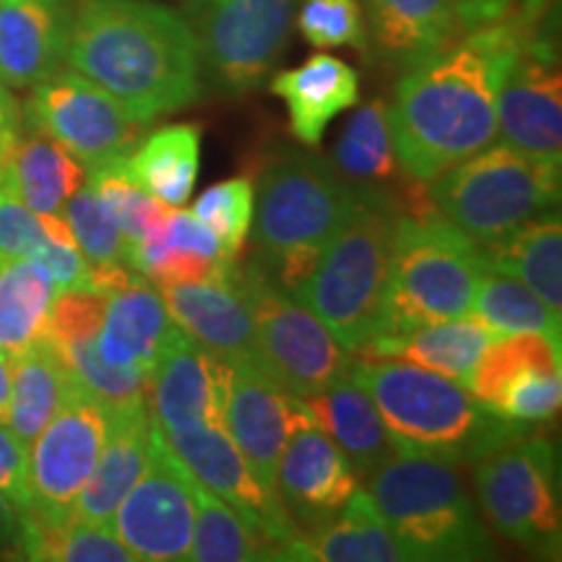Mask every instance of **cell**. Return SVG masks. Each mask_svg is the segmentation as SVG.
<instances>
[{
	"mask_svg": "<svg viewBox=\"0 0 562 562\" xmlns=\"http://www.w3.org/2000/svg\"><path fill=\"white\" fill-rule=\"evenodd\" d=\"M542 24L505 19L476 26L404 70L389 104L398 170L430 182L497 140V94Z\"/></svg>",
	"mask_w": 562,
	"mask_h": 562,
	"instance_id": "cell-1",
	"label": "cell"
},
{
	"mask_svg": "<svg viewBox=\"0 0 562 562\" xmlns=\"http://www.w3.org/2000/svg\"><path fill=\"white\" fill-rule=\"evenodd\" d=\"M63 66L94 81L149 125L191 108L203 94L191 26L157 0H76Z\"/></svg>",
	"mask_w": 562,
	"mask_h": 562,
	"instance_id": "cell-2",
	"label": "cell"
},
{
	"mask_svg": "<svg viewBox=\"0 0 562 562\" xmlns=\"http://www.w3.org/2000/svg\"><path fill=\"white\" fill-rule=\"evenodd\" d=\"M393 195L398 220L375 336L472 313L476 286L487 271L480 245L432 206L427 182L406 180Z\"/></svg>",
	"mask_w": 562,
	"mask_h": 562,
	"instance_id": "cell-3",
	"label": "cell"
},
{
	"mask_svg": "<svg viewBox=\"0 0 562 562\" xmlns=\"http://www.w3.org/2000/svg\"><path fill=\"white\" fill-rule=\"evenodd\" d=\"M351 375L375 402L393 442L406 451L472 467L503 442L533 430L501 417L472 391L463 389V383L432 370L396 360L355 357Z\"/></svg>",
	"mask_w": 562,
	"mask_h": 562,
	"instance_id": "cell-4",
	"label": "cell"
},
{
	"mask_svg": "<svg viewBox=\"0 0 562 562\" xmlns=\"http://www.w3.org/2000/svg\"><path fill=\"white\" fill-rule=\"evenodd\" d=\"M368 497L409 562L495 560V539L463 482L461 463L396 448L372 472Z\"/></svg>",
	"mask_w": 562,
	"mask_h": 562,
	"instance_id": "cell-5",
	"label": "cell"
},
{
	"mask_svg": "<svg viewBox=\"0 0 562 562\" xmlns=\"http://www.w3.org/2000/svg\"><path fill=\"white\" fill-rule=\"evenodd\" d=\"M396 220L398 203L391 188L360 186L313 273L294 292L351 355L381 326Z\"/></svg>",
	"mask_w": 562,
	"mask_h": 562,
	"instance_id": "cell-6",
	"label": "cell"
},
{
	"mask_svg": "<svg viewBox=\"0 0 562 562\" xmlns=\"http://www.w3.org/2000/svg\"><path fill=\"white\" fill-rule=\"evenodd\" d=\"M357 191L360 186L318 154L284 149L266 161L256 188L252 245L286 292L294 294L311 277Z\"/></svg>",
	"mask_w": 562,
	"mask_h": 562,
	"instance_id": "cell-7",
	"label": "cell"
},
{
	"mask_svg": "<svg viewBox=\"0 0 562 562\" xmlns=\"http://www.w3.org/2000/svg\"><path fill=\"white\" fill-rule=\"evenodd\" d=\"M432 206L476 245L560 206V165L490 144L427 182Z\"/></svg>",
	"mask_w": 562,
	"mask_h": 562,
	"instance_id": "cell-8",
	"label": "cell"
},
{
	"mask_svg": "<svg viewBox=\"0 0 562 562\" xmlns=\"http://www.w3.org/2000/svg\"><path fill=\"white\" fill-rule=\"evenodd\" d=\"M232 277L250 313L256 362L273 381L294 396L311 398L349 372L355 355L256 256L240 263L235 258Z\"/></svg>",
	"mask_w": 562,
	"mask_h": 562,
	"instance_id": "cell-9",
	"label": "cell"
},
{
	"mask_svg": "<svg viewBox=\"0 0 562 562\" xmlns=\"http://www.w3.org/2000/svg\"><path fill=\"white\" fill-rule=\"evenodd\" d=\"M472 469L476 503L492 531L533 558L560 560V472L550 435L526 430Z\"/></svg>",
	"mask_w": 562,
	"mask_h": 562,
	"instance_id": "cell-10",
	"label": "cell"
},
{
	"mask_svg": "<svg viewBox=\"0 0 562 562\" xmlns=\"http://www.w3.org/2000/svg\"><path fill=\"white\" fill-rule=\"evenodd\" d=\"M300 0H186L203 79L227 97L261 87L290 42Z\"/></svg>",
	"mask_w": 562,
	"mask_h": 562,
	"instance_id": "cell-11",
	"label": "cell"
},
{
	"mask_svg": "<svg viewBox=\"0 0 562 562\" xmlns=\"http://www.w3.org/2000/svg\"><path fill=\"white\" fill-rule=\"evenodd\" d=\"M26 123L58 140L87 172L128 159L149 131V123L70 68H58L34 83Z\"/></svg>",
	"mask_w": 562,
	"mask_h": 562,
	"instance_id": "cell-12",
	"label": "cell"
},
{
	"mask_svg": "<svg viewBox=\"0 0 562 562\" xmlns=\"http://www.w3.org/2000/svg\"><path fill=\"white\" fill-rule=\"evenodd\" d=\"M193 521L191 472L151 417L149 461L117 505L110 529L136 560L175 562L191 560Z\"/></svg>",
	"mask_w": 562,
	"mask_h": 562,
	"instance_id": "cell-13",
	"label": "cell"
},
{
	"mask_svg": "<svg viewBox=\"0 0 562 562\" xmlns=\"http://www.w3.org/2000/svg\"><path fill=\"white\" fill-rule=\"evenodd\" d=\"M110 406L79 383L30 446V505L68 518L108 440Z\"/></svg>",
	"mask_w": 562,
	"mask_h": 562,
	"instance_id": "cell-14",
	"label": "cell"
},
{
	"mask_svg": "<svg viewBox=\"0 0 562 562\" xmlns=\"http://www.w3.org/2000/svg\"><path fill=\"white\" fill-rule=\"evenodd\" d=\"M560 351V341L544 334H501L484 347L467 385L501 417L542 427L562 404Z\"/></svg>",
	"mask_w": 562,
	"mask_h": 562,
	"instance_id": "cell-15",
	"label": "cell"
},
{
	"mask_svg": "<svg viewBox=\"0 0 562 562\" xmlns=\"http://www.w3.org/2000/svg\"><path fill=\"white\" fill-rule=\"evenodd\" d=\"M229 391L224 427L237 451L248 461L252 476L277 492V467L286 442L297 430L315 425L311 406L279 385L256 360L227 362Z\"/></svg>",
	"mask_w": 562,
	"mask_h": 562,
	"instance_id": "cell-16",
	"label": "cell"
},
{
	"mask_svg": "<svg viewBox=\"0 0 562 562\" xmlns=\"http://www.w3.org/2000/svg\"><path fill=\"white\" fill-rule=\"evenodd\" d=\"M161 435L170 442L175 456L186 463L188 472L240 513L252 529L277 544L281 558L286 560V547L300 537V526L292 521L277 492L266 490L252 476L248 461L237 451L227 427H193V430Z\"/></svg>",
	"mask_w": 562,
	"mask_h": 562,
	"instance_id": "cell-17",
	"label": "cell"
},
{
	"mask_svg": "<svg viewBox=\"0 0 562 562\" xmlns=\"http://www.w3.org/2000/svg\"><path fill=\"white\" fill-rule=\"evenodd\" d=\"M497 140L529 157L562 161V79L544 30L533 34L497 94Z\"/></svg>",
	"mask_w": 562,
	"mask_h": 562,
	"instance_id": "cell-18",
	"label": "cell"
},
{
	"mask_svg": "<svg viewBox=\"0 0 562 562\" xmlns=\"http://www.w3.org/2000/svg\"><path fill=\"white\" fill-rule=\"evenodd\" d=\"M229 364L178 326L149 375V412L161 432L224 427Z\"/></svg>",
	"mask_w": 562,
	"mask_h": 562,
	"instance_id": "cell-19",
	"label": "cell"
},
{
	"mask_svg": "<svg viewBox=\"0 0 562 562\" xmlns=\"http://www.w3.org/2000/svg\"><path fill=\"white\" fill-rule=\"evenodd\" d=\"M357 490L360 476L318 425L292 435L277 467V495L300 531L331 524Z\"/></svg>",
	"mask_w": 562,
	"mask_h": 562,
	"instance_id": "cell-20",
	"label": "cell"
},
{
	"mask_svg": "<svg viewBox=\"0 0 562 562\" xmlns=\"http://www.w3.org/2000/svg\"><path fill=\"white\" fill-rule=\"evenodd\" d=\"M232 263L193 284H161V300L182 331L214 357L224 362L256 360L250 313L232 277Z\"/></svg>",
	"mask_w": 562,
	"mask_h": 562,
	"instance_id": "cell-21",
	"label": "cell"
},
{
	"mask_svg": "<svg viewBox=\"0 0 562 562\" xmlns=\"http://www.w3.org/2000/svg\"><path fill=\"white\" fill-rule=\"evenodd\" d=\"M68 0H0V83L32 89L63 68Z\"/></svg>",
	"mask_w": 562,
	"mask_h": 562,
	"instance_id": "cell-22",
	"label": "cell"
},
{
	"mask_svg": "<svg viewBox=\"0 0 562 562\" xmlns=\"http://www.w3.org/2000/svg\"><path fill=\"white\" fill-rule=\"evenodd\" d=\"M364 26L385 66L409 70L459 40L456 0H360Z\"/></svg>",
	"mask_w": 562,
	"mask_h": 562,
	"instance_id": "cell-23",
	"label": "cell"
},
{
	"mask_svg": "<svg viewBox=\"0 0 562 562\" xmlns=\"http://www.w3.org/2000/svg\"><path fill=\"white\" fill-rule=\"evenodd\" d=\"M495 336L501 334L492 331L480 315L467 313L461 318L425 323L406 331L378 334L355 357L406 362L467 385L476 360Z\"/></svg>",
	"mask_w": 562,
	"mask_h": 562,
	"instance_id": "cell-24",
	"label": "cell"
},
{
	"mask_svg": "<svg viewBox=\"0 0 562 562\" xmlns=\"http://www.w3.org/2000/svg\"><path fill=\"white\" fill-rule=\"evenodd\" d=\"M151 414L146 402L110 409V430L89 482L83 484L70 516L79 521L110 526L117 505L136 484L149 461Z\"/></svg>",
	"mask_w": 562,
	"mask_h": 562,
	"instance_id": "cell-25",
	"label": "cell"
},
{
	"mask_svg": "<svg viewBox=\"0 0 562 562\" xmlns=\"http://www.w3.org/2000/svg\"><path fill=\"white\" fill-rule=\"evenodd\" d=\"M269 89L286 104L294 138L318 146L328 123L360 102V74L336 55L318 53L297 68L279 70Z\"/></svg>",
	"mask_w": 562,
	"mask_h": 562,
	"instance_id": "cell-26",
	"label": "cell"
},
{
	"mask_svg": "<svg viewBox=\"0 0 562 562\" xmlns=\"http://www.w3.org/2000/svg\"><path fill=\"white\" fill-rule=\"evenodd\" d=\"M175 328L178 323L167 313L161 294L151 281L138 279L125 290L108 294L97 347L104 362L151 375Z\"/></svg>",
	"mask_w": 562,
	"mask_h": 562,
	"instance_id": "cell-27",
	"label": "cell"
},
{
	"mask_svg": "<svg viewBox=\"0 0 562 562\" xmlns=\"http://www.w3.org/2000/svg\"><path fill=\"white\" fill-rule=\"evenodd\" d=\"M305 402L311 406L315 425L341 448L362 482L398 448L385 430L370 393L351 375V368Z\"/></svg>",
	"mask_w": 562,
	"mask_h": 562,
	"instance_id": "cell-28",
	"label": "cell"
},
{
	"mask_svg": "<svg viewBox=\"0 0 562 562\" xmlns=\"http://www.w3.org/2000/svg\"><path fill=\"white\" fill-rule=\"evenodd\" d=\"M235 261L222 250L193 211H172L167 229L149 243L128 250V266L154 284H193L222 273Z\"/></svg>",
	"mask_w": 562,
	"mask_h": 562,
	"instance_id": "cell-29",
	"label": "cell"
},
{
	"mask_svg": "<svg viewBox=\"0 0 562 562\" xmlns=\"http://www.w3.org/2000/svg\"><path fill=\"white\" fill-rule=\"evenodd\" d=\"M286 560L305 562H409L404 547L372 508L368 492L357 490L331 524L300 531L286 547Z\"/></svg>",
	"mask_w": 562,
	"mask_h": 562,
	"instance_id": "cell-30",
	"label": "cell"
},
{
	"mask_svg": "<svg viewBox=\"0 0 562 562\" xmlns=\"http://www.w3.org/2000/svg\"><path fill=\"white\" fill-rule=\"evenodd\" d=\"M5 178L34 214L63 216L66 203L87 182V167L53 136L30 125V133L21 128Z\"/></svg>",
	"mask_w": 562,
	"mask_h": 562,
	"instance_id": "cell-31",
	"label": "cell"
},
{
	"mask_svg": "<svg viewBox=\"0 0 562 562\" xmlns=\"http://www.w3.org/2000/svg\"><path fill=\"white\" fill-rule=\"evenodd\" d=\"M125 172L151 199L170 209H182L193 199L201 170V128L193 123H175L140 138Z\"/></svg>",
	"mask_w": 562,
	"mask_h": 562,
	"instance_id": "cell-32",
	"label": "cell"
},
{
	"mask_svg": "<svg viewBox=\"0 0 562 562\" xmlns=\"http://www.w3.org/2000/svg\"><path fill=\"white\" fill-rule=\"evenodd\" d=\"M480 248L490 271L516 277L552 311H562V224L558 211L526 222Z\"/></svg>",
	"mask_w": 562,
	"mask_h": 562,
	"instance_id": "cell-33",
	"label": "cell"
},
{
	"mask_svg": "<svg viewBox=\"0 0 562 562\" xmlns=\"http://www.w3.org/2000/svg\"><path fill=\"white\" fill-rule=\"evenodd\" d=\"M76 385L79 381L60 360L53 344L47 339L34 344L32 349L13 357V385L5 425L30 448Z\"/></svg>",
	"mask_w": 562,
	"mask_h": 562,
	"instance_id": "cell-34",
	"label": "cell"
},
{
	"mask_svg": "<svg viewBox=\"0 0 562 562\" xmlns=\"http://www.w3.org/2000/svg\"><path fill=\"white\" fill-rule=\"evenodd\" d=\"M19 558L34 562H133L128 547L110 526L79 518H47L30 508L19 510L16 537L11 544Z\"/></svg>",
	"mask_w": 562,
	"mask_h": 562,
	"instance_id": "cell-35",
	"label": "cell"
},
{
	"mask_svg": "<svg viewBox=\"0 0 562 562\" xmlns=\"http://www.w3.org/2000/svg\"><path fill=\"white\" fill-rule=\"evenodd\" d=\"M55 294L50 273L32 258L0 263V351L16 357L47 339Z\"/></svg>",
	"mask_w": 562,
	"mask_h": 562,
	"instance_id": "cell-36",
	"label": "cell"
},
{
	"mask_svg": "<svg viewBox=\"0 0 562 562\" xmlns=\"http://www.w3.org/2000/svg\"><path fill=\"white\" fill-rule=\"evenodd\" d=\"M195 508L191 560L195 562H258L284 560L281 550L261 531H256L232 505L203 487L191 474Z\"/></svg>",
	"mask_w": 562,
	"mask_h": 562,
	"instance_id": "cell-37",
	"label": "cell"
},
{
	"mask_svg": "<svg viewBox=\"0 0 562 562\" xmlns=\"http://www.w3.org/2000/svg\"><path fill=\"white\" fill-rule=\"evenodd\" d=\"M331 161L355 186H385L398 178L389 128V102L372 100L349 117L336 140Z\"/></svg>",
	"mask_w": 562,
	"mask_h": 562,
	"instance_id": "cell-38",
	"label": "cell"
},
{
	"mask_svg": "<svg viewBox=\"0 0 562 562\" xmlns=\"http://www.w3.org/2000/svg\"><path fill=\"white\" fill-rule=\"evenodd\" d=\"M472 313L487 323L497 334L533 331L560 341L562 323L560 313L552 311L524 281L501 271H484L476 286Z\"/></svg>",
	"mask_w": 562,
	"mask_h": 562,
	"instance_id": "cell-39",
	"label": "cell"
},
{
	"mask_svg": "<svg viewBox=\"0 0 562 562\" xmlns=\"http://www.w3.org/2000/svg\"><path fill=\"white\" fill-rule=\"evenodd\" d=\"M125 159L110 161V165L97 167L87 172V182L94 188L97 195L108 203L117 224H121L128 250L140 243H149L167 229L172 209L151 199L144 188H138L125 172ZM131 269V266H128Z\"/></svg>",
	"mask_w": 562,
	"mask_h": 562,
	"instance_id": "cell-40",
	"label": "cell"
},
{
	"mask_svg": "<svg viewBox=\"0 0 562 562\" xmlns=\"http://www.w3.org/2000/svg\"><path fill=\"white\" fill-rule=\"evenodd\" d=\"M63 220L74 232L76 245L91 271L121 269V266L128 269V243H125L121 224L89 182H83L74 199L66 203Z\"/></svg>",
	"mask_w": 562,
	"mask_h": 562,
	"instance_id": "cell-41",
	"label": "cell"
},
{
	"mask_svg": "<svg viewBox=\"0 0 562 562\" xmlns=\"http://www.w3.org/2000/svg\"><path fill=\"white\" fill-rule=\"evenodd\" d=\"M256 214V186L248 178H229L216 182L199 195L193 216L222 245L229 258L243 250Z\"/></svg>",
	"mask_w": 562,
	"mask_h": 562,
	"instance_id": "cell-42",
	"label": "cell"
},
{
	"mask_svg": "<svg viewBox=\"0 0 562 562\" xmlns=\"http://www.w3.org/2000/svg\"><path fill=\"white\" fill-rule=\"evenodd\" d=\"M297 5V26L313 47L318 50L351 47L360 55L370 50V34L360 0H302Z\"/></svg>",
	"mask_w": 562,
	"mask_h": 562,
	"instance_id": "cell-43",
	"label": "cell"
},
{
	"mask_svg": "<svg viewBox=\"0 0 562 562\" xmlns=\"http://www.w3.org/2000/svg\"><path fill=\"white\" fill-rule=\"evenodd\" d=\"M42 237L45 229L40 216L19 199L3 170L0 172V263L30 258Z\"/></svg>",
	"mask_w": 562,
	"mask_h": 562,
	"instance_id": "cell-44",
	"label": "cell"
},
{
	"mask_svg": "<svg viewBox=\"0 0 562 562\" xmlns=\"http://www.w3.org/2000/svg\"><path fill=\"white\" fill-rule=\"evenodd\" d=\"M552 0H456L459 9L461 30H476V26L495 24V21L518 19L529 24H542Z\"/></svg>",
	"mask_w": 562,
	"mask_h": 562,
	"instance_id": "cell-45",
	"label": "cell"
},
{
	"mask_svg": "<svg viewBox=\"0 0 562 562\" xmlns=\"http://www.w3.org/2000/svg\"><path fill=\"white\" fill-rule=\"evenodd\" d=\"M0 495L24 510L30 505V448L0 425Z\"/></svg>",
	"mask_w": 562,
	"mask_h": 562,
	"instance_id": "cell-46",
	"label": "cell"
},
{
	"mask_svg": "<svg viewBox=\"0 0 562 562\" xmlns=\"http://www.w3.org/2000/svg\"><path fill=\"white\" fill-rule=\"evenodd\" d=\"M21 136V115L16 102L9 94V89L0 83V172L9 165L13 146Z\"/></svg>",
	"mask_w": 562,
	"mask_h": 562,
	"instance_id": "cell-47",
	"label": "cell"
},
{
	"mask_svg": "<svg viewBox=\"0 0 562 562\" xmlns=\"http://www.w3.org/2000/svg\"><path fill=\"white\" fill-rule=\"evenodd\" d=\"M16 526H19V508L9 501V497L0 495V552L11 550L13 537H16Z\"/></svg>",
	"mask_w": 562,
	"mask_h": 562,
	"instance_id": "cell-48",
	"label": "cell"
},
{
	"mask_svg": "<svg viewBox=\"0 0 562 562\" xmlns=\"http://www.w3.org/2000/svg\"><path fill=\"white\" fill-rule=\"evenodd\" d=\"M11 385H13V357L0 351V425L9 419L11 404Z\"/></svg>",
	"mask_w": 562,
	"mask_h": 562,
	"instance_id": "cell-49",
	"label": "cell"
}]
</instances>
